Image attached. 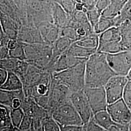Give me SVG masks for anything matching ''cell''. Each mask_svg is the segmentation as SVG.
I'll return each instance as SVG.
<instances>
[{"mask_svg":"<svg viewBox=\"0 0 131 131\" xmlns=\"http://www.w3.org/2000/svg\"><path fill=\"white\" fill-rule=\"evenodd\" d=\"M74 42L81 47L97 51L99 43V35L94 32L87 37Z\"/></svg>","mask_w":131,"mask_h":131,"instance_id":"cb8c5ba5","label":"cell"},{"mask_svg":"<svg viewBox=\"0 0 131 131\" xmlns=\"http://www.w3.org/2000/svg\"><path fill=\"white\" fill-rule=\"evenodd\" d=\"M32 119L27 115H25L19 127V130L21 131H30Z\"/></svg>","mask_w":131,"mask_h":131,"instance_id":"8d00e7d4","label":"cell"},{"mask_svg":"<svg viewBox=\"0 0 131 131\" xmlns=\"http://www.w3.org/2000/svg\"><path fill=\"white\" fill-rule=\"evenodd\" d=\"M83 131H105V130L95 121L93 117L89 122L83 125Z\"/></svg>","mask_w":131,"mask_h":131,"instance_id":"d590c367","label":"cell"},{"mask_svg":"<svg viewBox=\"0 0 131 131\" xmlns=\"http://www.w3.org/2000/svg\"><path fill=\"white\" fill-rule=\"evenodd\" d=\"M60 130L63 131H83V126L68 125L60 127Z\"/></svg>","mask_w":131,"mask_h":131,"instance_id":"ab89813d","label":"cell"},{"mask_svg":"<svg viewBox=\"0 0 131 131\" xmlns=\"http://www.w3.org/2000/svg\"><path fill=\"white\" fill-rule=\"evenodd\" d=\"M21 100L19 98L14 99L12 102V107L13 108H17L21 107Z\"/></svg>","mask_w":131,"mask_h":131,"instance_id":"ee69618b","label":"cell"},{"mask_svg":"<svg viewBox=\"0 0 131 131\" xmlns=\"http://www.w3.org/2000/svg\"><path fill=\"white\" fill-rule=\"evenodd\" d=\"M127 77L128 78L129 81H131V69L129 71L128 75H127Z\"/></svg>","mask_w":131,"mask_h":131,"instance_id":"f6af8a7d","label":"cell"},{"mask_svg":"<svg viewBox=\"0 0 131 131\" xmlns=\"http://www.w3.org/2000/svg\"><path fill=\"white\" fill-rule=\"evenodd\" d=\"M9 57V49L7 46H0V59H3Z\"/></svg>","mask_w":131,"mask_h":131,"instance_id":"60d3db41","label":"cell"},{"mask_svg":"<svg viewBox=\"0 0 131 131\" xmlns=\"http://www.w3.org/2000/svg\"><path fill=\"white\" fill-rule=\"evenodd\" d=\"M0 75H1V79H0V86H1V85L4 84L5 82L6 81L8 76V71L4 69H1Z\"/></svg>","mask_w":131,"mask_h":131,"instance_id":"b9f144b4","label":"cell"},{"mask_svg":"<svg viewBox=\"0 0 131 131\" xmlns=\"http://www.w3.org/2000/svg\"><path fill=\"white\" fill-rule=\"evenodd\" d=\"M121 41V36L119 29L117 27H112L99 34L98 48Z\"/></svg>","mask_w":131,"mask_h":131,"instance_id":"e0dca14e","label":"cell"},{"mask_svg":"<svg viewBox=\"0 0 131 131\" xmlns=\"http://www.w3.org/2000/svg\"><path fill=\"white\" fill-rule=\"evenodd\" d=\"M17 39L27 44L45 43L38 28L33 24L21 26L19 29Z\"/></svg>","mask_w":131,"mask_h":131,"instance_id":"7c38bea8","label":"cell"},{"mask_svg":"<svg viewBox=\"0 0 131 131\" xmlns=\"http://www.w3.org/2000/svg\"><path fill=\"white\" fill-rule=\"evenodd\" d=\"M93 117L95 121L105 131H129V125H122L114 122L107 110L96 113L94 115Z\"/></svg>","mask_w":131,"mask_h":131,"instance_id":"4fadbf2b","label":"cell"},{"mask_svg":"<svg viewBox=\"0 0 131 131\" xmlns=\"http://www.w3.org/2000/svg\"><path fill=\"white\" fill-rule=\"evenodd\" d=\"M44 1H50V0H44Z\"/></svg>","mask_w":131,"mask_h":131,"instance_id":"c3c4849f","label":"cell"},{"mask_svg":"<svg viewBox=\"0 0 131 131\" xmlns=\"http://www.w3.org/2000/svg\"><path fill=\"white\" fill-rule=\"evenodd\" d=\"M115 75L108 63L107 53L97 51L90 56L86 62L85 87H103Z\"/></svg>","mask_w":131,"mask_h":131,"instance_id":"6da1fadb","label":"cell"},{"mask_svg":"<svg viewBox=\"0 0 131 131\" xmlns=\"http://www.w3.org/2000/svg\"><path fill=\"white\" fill-rule=\"evenodd\" d=\"M122 99L131 110V81H128L125 87Z\"/></svg>","mask_w":131,"mask_h":131,"instance_id":"e575fe53","label":"cell"},{"mask_svg":"<svg viewBox=\"0 0 131 131\" xmlns=\"http://www.w3.org/2000/svg\"><path fill=\"white\" fill-rule=\"evenodd\" d=\"M128 0H111L110 4L102 12L101 16L108 19H114L121 12Z\"/></svg>","mask_w":131,"mask_h":131,"instance_id":"ac0fdd59","label":"cell"},{"mask_svg":"<svg viewBox=\"0 0 131 131\" xmlns=\"http://www.w3.org/2000/svg\"><path fill=\"white\" fill-rule=\"evenodd\" d=\"M97 1H98V0H96V2H97Z\"/></svg>","mask_w":131,"mask_h":131,"instance_id":"f907efd6","label":"cell"},{"mask_svg":"<svg viewBox=\"0 0 131 131\" xmlns=\"http://www.w3.org/2000/svg\"><path fill=\"white\" fill-rule=\"evenodd\" d=\"M0 89L9 91L23 89V84L19 76L12 72H8V76L4 84L0 86Z\"/></svg>","mask_w":131,"mask_h":131,"instance_id":"603a6c76","label":"cell"},{"mask_svg":"<svg viewBox=\"0 0 131 131\" xmlns=\"http://www.w3.org/2000/svg\"><path fill=\"white\" fill-rule=\"evenodd\" d=\"M73 43L69 38L60 36L52 45V57L55 58L67 52Z\"/></svg>","mask_w":131,"mask_h":131,"instance_id":"7402d4cb","label":"cell"},{"mask_svg":"<svg viewBox=\"0 0 131 131\" xmlns=\"http://www.w3.org/2000/svg\"><path fill=\"white\" fill-rule=\"evenodd\" d=\"M38 28L44 42L52 46L60 36V28L53 23L48 22L42 24Z\"/></svg>","mask_w":131,"mask_h":131,"instance_id":"9a60e30c","label":"cell"},{"mask_svg":"<svg viewBox=\"0 0 131 131\" xmlns=\"http://www.w3.org/2000/svg\"><path fill=\"white\" fill-rule=\"evenodd\" d=\"M131 4V0H128L126 5H130Z\"/></svg>","mask_w":131,"mask_h":131,"instance_id":"bcb514c9","label":"cell"},{"mask_svg":"<svg viewBox=\"0 0 131 131\" xmlns=\"http://www.w3.org/2000/svg\"><path fill=\"white\" fill-rule=\"evenodd\" d=\"M129 131H131V122L129 124Z\"/></svg>","mask_w":131,"mask_h":131,"instance_id":"7dc6e473","label":"cell"},{"mask_svg":"<svg viewBox=\"0 0 131 131\" xmlns=\"http://www.w3.org/2000/svg\"><path fill=\"white\" fill-rule=\"evenodd\" d=\"M112 27H116L114 18L108 19L101 16L93 29L95 33L99 35Z\"/></svg>","mask_w":131,"mask_h":131,"instance_id":"484cf974","label":"cell"},{"mask_svg":"<svg viewBox=\"0 0 131 131\" xmlns=\"http://www.w3.org/2000/svg\"><path fill=\"white\" fill-rule=\"evenodd\" d=\"M52 116L61 127L68 125L83 126L84 122L71 101L56 108Z\"/></svg>","mask_w":131,"mask_h":131,"instance_id":"277c9868","label":"cell"},{"mask_svg":"<svg viewBox=\"0 0 131 131\" xmlns=\"http://www.w3.org/2000/svg\"><path fill=\"white\" fill-rule=\"evenodd\" d=\"M84 90L94 115L99 111L107 110L108 103L104 86L85 87Z\"/></svg>","mask_w":131,"mask_h":131,"instance_id":"ba28073f","label":"cell"},{"mask_svg":"<svg viewBox=\"0 0 131 131\" xmlns=\"http://www.w3.org/2000/svg\"><path fill=\"white\" fill-rule=\"evenodd\" d=\"M21 61L23 60L11 57L1 59L0 67L1 69H4L8 72L15 73L18 69Z\"/></svg>","mask_w":131,"mask_h":131,"instance_id":"4316f807","label":"cell"},{"mask_svg":"<svg viewBox=\"0 0 131 131\" xmlns=\"http://www.w3.org/2000/svg\"><path fill=\"white\" fill-rule=\"evenodd\" d=\"M86 15L90 24L93 28L100 19L101 17V13L99 11L95 6L92 9L88 10L86 12Z\"/></svg>","mask_w":131,"mask_h":131,"instance_id":"d6a6232c","label":"cell"},{"mask_svg":"<svg viewBox=\"0 0 131 131\" xmlns=\"http://www.w3.org/2000/svg\"><path fill=\"white\" fill-rule=\"evenodd\" d=\"M21 107L25 114L32 118L43 119L51 115L47 110L38 104L32 97L25 96L21 101Z\"/></svg>","mask_w":131,"mask_h":131,"instance_id":"5bb4252c","label":"cell"},{"mask_svg":"<svg viewBox=\"0 0 131 131\" xmlns=\"http://www.w3.org/2000/svg\"><path fill=\"white\" fill-rule=\"evenodd\" d=\"M97 52L81 47L73 42L67 52L71 56L78 58L88 59L90 56Z\"/></svg>","mask_w":131,"mask_h":131,"instance_id":"d4e9b609","label":"cell"},{"mask_svg":"<svg viewBox=\"0 0 131 131\" xmlns=\"http://www.w3.org/2000/svg\"><path fill=\"white\" fill-rule=\"evenodd\" d=\"M43 124L44 131H61L59 124L52 115H49L43 119Z\"/></svg>","mask_w":131,"mask_h":131,"instance_id":"4dcf8cb0","label":"cell"},{"mask_svg":"<svg viewBox=\"0 0 131 131\" xmlns=\"http://www.w3.org/2000/svg\"><path fill=\"white\" fill-rule=\"evenodd\" d=\"M126 76L115 75L108 80L104 86L108 104L122 98L125 87L128 82Z\"/></svg>","mask_w":131,"mask_h":131,"instance_id":"52a82bcc","label":"cell"},{"mask_svg":"<svg viewBox=\"0 0 131 131\" xmlns=\"http://www.w3.org/2000/svg\"><path fill=\"white\" fill-rule=\"evenodd\" d=\"M75 1L76 3L83 4L87 11L94 8L96 4V0H75Z\"/></svg>","mask_w":131,"mask_h":131,"instance_id":"f35d334b","label":"cell"},{"mask_svg":"<svg viewBox=\"0 0 131 131\" xmlns=\"http://www.w3.org/2000/svg\"><path fill=\"white\" fill-rule=\"evenodd\" d=\"M25 113L21 107L17 108H11L10 117L13 125L18 131L19 130V127L25 116Z\"/></svg>","mask_w":131,"mask_h":131,"instance_id":"83f0119b","label":"cell"},{"mask_svg":"<svg viewBox=\"0 0 131 131\" xmlns=\"http://www.w3.org/2000/svg\"><path fill=\"white\" fill-rule=\"evenodd\" d=\"M86 61H83L66 70L53 73V78L68 88L72 93L84 89Z\"/></svg>","mask_w":131,"mask_h":131,"instance_id":"7a4b0ae2","label":"cell"},{"mask_svg":"<svg viewBox=\"0 0 131 131\" xmlns=\"http://www.w3.org/2000/svg\"><path fill=\"white\" fill-rule=\"evenodd\" d=\"M117 27L121 34V42L124 51H131V20H126Z\"/></svg>","mask_w":131,"mask_h":131,"instance_id":"ffe728a7","label":"cell"},{"mask_svg":"<svg viewBox=\"0 0 131 131\" xmlns=\"http://www.w3.org/2000/svg\"><path fill=\"white\" fill-rule=\"evenodd\" d=\"M25 97L23 89L9 91L0 89V103L5 106L12 107L14 99L19 98L23 100Z\"/></svg>","mask_w":131,"mask_h":131,"instance_id":"d6986e66","label":"cell"},{"mask_svg":"<svg viewBox=\"0 0 131 131\" xmlns=\"http://www.w3.org/2000/svg\"><path fill=\"white\" fill-rule=\"evenodd\" d=\"M57 3L60 5L61 7L70 15H72L75 13L76 11L75 0H59Z\"/></svg>","mask_w":131,"mask_h":131,"instance_id":"836d02e7","label":"cell"},{"mask_svg":"<svg viewBox=\"0 0 131 131\" xmlns=\"http://www.w3.org/2000/svg\"><path fill=\"white\" fill-rule=\"evenodd\" d=\"M47 71L29 64L28 70L22 80L23 90L26 97H30L32 89L40 83Z\"/></svg>","mask_w":131,"mask_h":131,"instance_id":"8fae6325","label":"cell"},{"mask_svg":"<svg viewBox=\"0 0 131 131\" xmlns=\"http://www.w3.org/2000/svg\"><path fill=\"white\" fill-rule=\"evenodd\" d=\"M9 57L20 60H26V54L24 43L20 42L19 45L12 50H9Z\"/></svg>","mask_w":131,"mask_h":131,"instance_id":"f546056e","label":"cell"},{"mask_svg":"<svg viewBox=\"0 0 131 131\" xmlns=\"http://www.w3.org/2000/svg\"><path fill=\"white\" fill-rule=\"evenodd\" d=\"M107 110L115 122L129 125L131 120V110L122 98L108 104Z\"/></svg>","mask_w":131,"mask_h":131,"instance_id":"30bf717a","label":"cell"},{"mask_svg":"<svg viewBox=\"0 0 131 131\" xmlns=\"http://www.w3.org/2000/svg\"><path fill=\"white\" fill-rule=\"evenodd\" d=\"M52 15L53 23L59 28L68 26L71 19V15L68 13L58 3L53 1L52 5Z\"/></svg>","mask_w":131,"mask_h":131,"instance_id":"2e32d148","label":"cell"},{"mask_svg":"<svg viewBox=\"0 0 131 131\" xmlns=\"http://www.w3.org/2000/svg\"><path fill=\"white\" fill-rule=\"evenodd\" d=\"M70 101L79 114L84 124L93 117V113L84 89L72 92L70 97Z\"/></svg>","mask_w":131,"mask_h":131,"instance_id":"9c48e42d","label":"cell"},{"mask_svg":"<svg viewBox=\"0 0 131 131\" xmlns=\"http://www.w3.org/2000/svg\"><path fill=\"white\" fill-rule=\"evenodd\" d=\"M109 1H110V2H111V0H109Z\"/></svg>","mask_w":131,"mask_h":131,"instance_id":"681fc988","label":"cell"},{"mask_svg":"<svg viewBox=\"0 0 131 131\" xmlns=\"http://www.w3.org/2000/svg\"><path fill=\"white\" fill-rule=\"evenodd\" d=\"M32 125L30 131H44L43 119L40 118H32Z\"/></svg>","mask_w":131,"mask_h":131,"instance_id":"74e56055","label":"cell"},{"mask_svg":"<svg viewBox=\"0 0 131 131\" xmlns=\"http://www.w3.org/2000/svg\"><path fill=\"white\" fill-rule=\"evenodd\" d=\"M116 27H118L126 20H131V4L125 5L117 16L114 18Z\"/></svg>","mask_w":131,"mask_h":131,"instance_id":"f1b7e54d","label":"cell"},{"mask_svg":"<svg viewBox=\"0 0 131 131\" xmlns=\"http://www.w3.org/2000/svg\"><path fill=\"white\" fill-rule=\"evenodd\" d=\"M72 92L68 88L52 76L48 111L52 115V112L57 107L70 101Z\"/></svg>","mask_w":131,"mask_h":131,"instance_id":"5b68a950","label":"cell"},{"mask_svg":"<svg viewBox=\"0 0 131 131\" xmlns=\"http://www.w3.org/2000/svg\"><path fill=\"white\" fill-rule=\"evenodd\" d=\"M19 41L17 39H10L7 43V46L9 50L15 48L19 45Z\"/></svg>","mask_w":131,"mask_h":131,"instance_id":"7bdbcfd3","label":"cell"},{"mask_svg":"<svg viewBox=\"0 0 131 131\" xmlns=\"http://www.w3.org/2000/svg\"><path fill=\"white\" fill-rule=\"evenodd\" d=\"M26 60L30 65L46 70L52 57V46L45 43H24Z\"/></svg>","mask_w":131,"mask_h":131,"instance_id":"3957f363","label":"cell"},{"mask_svg":"<svg viewBox=\"0 0 131 131\" xmlns=\"http://www.w3.org/2000/svg\"><path fill=\"white\" fill-rule=\"evenodd\" d=\"M11 108L0 104V131H18L13 126L10 117Z\"/></svg>","mask_w":131,"mask_h":131,"instance_id":"44dd1931","label":"cell"},{"mask_svg":"<svg viewBox=\"0 0 131 131\" xmlns=\"http://www.w3.org/2000/svg\"><path fill=\"white\" fill-rule=\"evenodd\" d=\"M107 59L116 75L127 76L131 69V51L107 53Z\"/></svg>","mask_w":131,"mask_h":131,"instance_id":"8992f818","label":"cell"},{"mask_svg":"<svg viewBox=\"0 0 131 131\" xmlns=\"http://www.w3.org/2000/svg\"><path fill=\"white\" fill-rule=\"evenodd\" d=\"M60 36L69 38L73 42L79 40L76 29L71 26H67L60 29Z\"/></svg>","mask_w":131,"mask_h":131,"instance_id":"1f68e13d","label":"cell"}]
</instances>
